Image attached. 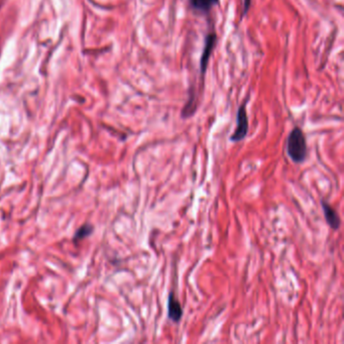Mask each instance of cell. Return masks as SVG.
Wrapping results in <instances>:
<instances>
[{
	"label": "cell",
	"mask_w": 344,
	"mask_h": 344,
	"mask_svg": "<svg viewBox=\"0 0 344 344\" xmlns=\"http://www.w3.org/2000/svg\"><path fill=\"white\" fill-rule=\"evenodd\" d=\"M287 154L296 164L303 163L307 158L306 136L298 126L292 129L287 138Z\"/></svg>",
	"instance_id": "cell-1"
},
{
	"label": "cell",
	"mask_w": 344,
	"mask_h": 344,
	"mask_svg": "<svg viewBox=\"0 0 344 344\" xmlns=\"http://www.w3.org/2000/svg\"><path fill=\"white\" fill-rule=\"evenodd\" d=\"M216 41H217V35H216L215 32L208 33L205 37L204 48H203V52H202L201 59H200V71H201L202 76L205 75V72H206L207 67H208L209 59H210L211 54H212L214 47L216 45Z\"/></svg>",
	"instance_id": "cell-3"
},
{
	"label": "cell",
	"mask_w": 344,
	"mask_h": 344,
	"mask_svg": "<svg viewBox=\"0 0 344 344\" xmlns=\"http://www.w3.org/2000/svg\"><path fill=\"white\" fill-rule=\"evenodd\" d=\"M248 132V117L246 113L245 103H243L237 110L236 114V127L232 135L230 136V140L233 142H238L244 139Z\"/></svg>",
	"instance_id": "cell-2"
},
{
	"label": "cell",
	"mask_w": 344,
	"mask_h": 344,
	"mask_svg": "<svg viewBox=\"0 0 344 344\" xmlns=\"http://www.w3.org/2000/svg\"><path fill=\"white\" fill-rule=\"evenodd\" d=\"M188 2L193 10L198 13L207 14L219 3V0H188Z\"/></svg>",
	"instance_id": "cell-6"
},
{
	"label": "cell",
	"mask_w": 344,
	"mask_h": 344,
	"mask_svg": "<svg viewBox=\"0 0 344 344\" xmlns=\"http://www.w3.org/2000/svg\"><path fill=\"white\" fill-rule=\"evenodd\" d=\"M92 226L89 225V224H85L83 225L81 228H79L78 231L76 232V235L74 237L75 240H80V239H83L85 238L86 236H88L91 232H92Z\"/></svg>",
	"instance_id": "cell-7"
},
{
	"label": "cell",
	"mask_w": 344,
	"mask_h": 344,
	"mask_svg": "<svg viewBox=\"0 0 344 344\" xmlns=\"http://www.w3.org/2000/svg\"><path fill=\"white\" fill-rule=\"evenodd\" d=\"M321 206L323 209L324 217L326 220V223L330 226V228L333 230H338L341 225V220L339 215L337 214L336 210L331 207V205L324 199L321 200Z\"/></svg>",
	"instance_id": "cell-4"
},
{
	"label": "cell",
	"mask_w": 344,
	"mask_h": 344,
	"mask_svg": "<svg viewBox=\"0 0 344 344\" xmlns=\"http://www.w3.org/2000/svg\"><path fill=\"white\" fill-rule=\"evenodd\" d=\"M251 4V0H243V11H242V16H244L246 14V12L248 11L249 7Z\"/></svg>",
	"instance_id": "cell-8"
},
{
	"label": "cell",
	"mask_w": 344,
	"mask_h": 344,
	"mask_svg": "<svg viewBox=\"0 0 344 344\" xmlns=\"http://www.w3.org/2000/svg\"><path fill=\"white\" fill-rule=\"evenodd\" d=\"M183 316V308L173 292L169 294L168 299V317L175 323L180 322Z\"/></svg>",
	"instance_id": "cell-5"
}]
</instances>
